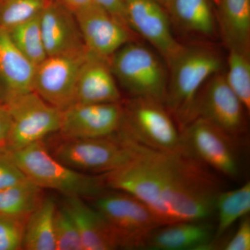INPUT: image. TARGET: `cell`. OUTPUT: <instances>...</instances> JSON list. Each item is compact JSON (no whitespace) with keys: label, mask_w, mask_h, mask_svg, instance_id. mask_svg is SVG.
I'll list each match as a JSON object with an SVG mask.
<instances>
[{"label":"cell","mask_w":250,"mask_h":250,"mask_svg":"<svg viewBox=\"0 0 250 250\" xmlns=\"http://www.w3.org/2000/svg\"><path fill=\"white\" fill-rule=\"evenodd\" d=\"M120 134L134 156L126 165L103 174L108 189L139 199L162 225L210 220L215 214L223 187L209 167L187 153L154 149Z\"/></svg>","instance_id":"1"},{"label":"cell","mask_w":250,"mask_h":250,"mask_svg":"<svg viewBox=\"0 0 250 250\" xmlns=\"http://www.w3.org/2000/svg\"><path fill=\"white\" fill-rule=\"evenodd\" d=\"M223 62L214 49L183 45L168 64V81L164 105L179 131L194 119L199 92L208 79L221 70Z\"/></svg>","instance_id":"2"},{"label":"cell","mask_w":250,"mask_h":250,"mask_svg":"<svg viewBox=\"0 0 250 250\" xmlns=\"http://www.w3.org/2000/svg\"><path fill=\"white\" fill-rule=\"evenodd\" d=\"M9 152L27 179L41 188L83 199L93 198L108 190L103 174L83 173L65 166L51 154L42 141Z\"/></svg>","instance_id":"3"},{"label":"cell","mask_w":250,"mask_h":250,"mask_svg":"<svg viewBox=\"0 0 250 250\" xmlns=\"http://www.w3.org/2000/svg\"><path fill=\"white\" fill-rule=\"evenodd\" d=\"M88 200L108 223L119 248L143 249L149 233L163 225L146 204L126 192L106 190Z\"/></svg>","instance_id":"4"},{"label":"cell","mask_w":250,"mask_h":250,"mask_svg":"<svg viewBox=\"0 0 250 250\" xmlns=\"http://www.w3.org/2000/svg\"><path fill=\"white\" fill-rule=\"evenodd\" d=\"M113 75L132 98L154 99L164 104L168 71L152 50L127 42L109 59Z\"/></svg>","instance_id":"5"},{"label":"cell","mask_w":250,"mask_h":250,"mask_svg":"<svg viewBox=\"0 0 250 250\" xmlns=\"http://www.w3.org/2000/svg\"><path fill=\"white\" fill-rule=\"evenodd\" d=\"M180 132L184 152L229 179L236 181L241 177L243 140L200 118L189 123Z\"/></svg>","instance_id":"6"},{"label":"cell","mask_w":250,"mask_h":250,"mask_svg":"<svg viewBox=\"0 0 250 250\" xmlns=\"http://www.w3.org/2000/svg\"><path fill=\"white\" fill-rule=\"evenodd\" d=\"M123 108L122 132L147 147L184 152L180 131L164 103L154 99L131 98Z\"/></svg>","instance_id":"7"},{"label":"cell","mask_w":250,"mask_h":250,"mask_svg":"<svg viewBox=\"0 0 250 250\" xmlns=\"http://www.w3.org/2000/svg\"><path fill=\"white\" fill-rule=\"evenodd\" d=\"M50 152L65 166L92 174L116 170L126 165L134 156L131 147L118 132L97 139H62Z\"/></svg>","instance_id":"8"},{"label":"cell","mask_w":250,"mask_h":250,"mask_svg":"<svg viewBox=\"0 0 250 250\" xmlns=\"http://www.w3.org/2000/svg\"><path fill=\"white\" fill-rule=\"evenodd\" d=\"M4 103L11 117L6 146L8 150L23 149L60 129L62 111L49 104L34 90L14 95Z\"/></svg>","instance_id":"9"},{"label":"cell","mask_w":250,"mask_h":250,"mask_svg":"<svg viewBox=\"0 0 250 250\" xmlns=\"http://www.w3.org/2000/svg\"><path fill=\"white\" fill-rule=\"evenodd\" d=\"M204 85L195 102L194 119H205L233 137L243 140L248 131V111L230 88L225 75L218 72Z\"/></svg>","instance_id":"10"},{"label":"cell","mask_w":250,"mask_h":250,"mask_svg":"<svg viewBox=\"0 0 250 250\" xmlns=\"http://www.w3.org/2000/svg\"><path fill=\"white\" fill-rule=\"evenodd\" d=\"M87 54L47 57L36 67L33 90L61 111L75 104L77 78Z\"/></svg>","instance_id":"11"},{"label":"cell","mask_w":250,"mask_h":250,"mask_svg":"<svg viewBox=\"0 0 250 250\" xmlns=\"http://www.w3.org/2000/svg\"><path fill=\"white\" fill-rule=\"evenodd\" d=\"M123 118L121 103H75L62 111L59 131L65 139L107 137L119 131Z\"/></svg>","instance_id":"12"},{"label":"cell","mask_w":250,"mask_h":250,"mask_svg":"<svg viewBox=\"0 0 250 250\" xmlns=\"http://www.w3.org/2000/svg\"><path fill=\"white\" fill-rule=\"evenodd\" d=\"M130 29L147 41L169 63L183 47L176 40L167 10L155 0H125Z\"/></svg>","instance_id":"13"},{"label":"cell","mask_w":250,"mask_h":250,"mask_svg":"<svg viewBox=\"0 0 250 250\" xmlns=\"http://www.w3.org/2000/svg\"><path fill=\"white\" fill-rule=\"evenodd\" d=\"M40 21L47 57L88 53L76 16L58 0H49Z\"/></svg>","instance_id":"14"},{"label":"cell","mask_w":250,"mask_h":250,"mask_svg":"<svg viewBox=\"0 0 250 250\" xmlns=\"http://www.w3.org/2000/svg\"><path fill=\"white\" fill-rule=\"evenodd\" d=\"M88 53L109 59L132 39V31L94 3L75 14Z\"/></svg>","instance_id":"15"},{"label":"cell","mask_w":250,"mask_h":250,"mask_svg":"<svg viewBox=\"0 0 250 250\" xmlns=\"http://www.w3.org/2000/svg\"><path fill=\"white\" fill-rule=\"evenodd\" d=\"M215 225L210 220H188L161 225L152 230L143 249L205 250L214 248Z\"/></svg>","instance_id":"16"},{"label":"cell","mask_w":250,"mask_h":250,"mask_svg":"<svg viewBox=\"0 0 250 250\" xmlns=\"http://www.w3.org/2000/svg\"><path fill=\"white\" fill-rule=\"evenodd\" d=\"M121 100L109 59L88 52L77 78L75 104L117 103Z\"/></svg>","instance_id":"17"},{"label":"cell","mask_w":250,"mask_h":250,"mask_svg":"<svg viewBox=\"0 0 250 250\" xmlns=\"http://www.w3.org/2000/svg\"><path fill=\"white\" fill-rule=\"evenodd\" d=\"M36 67L15 45L9 33L0 28V83L1 101L32 91Z\"/></svg>","instance_id":"18"},{"label":"cell","mask_w":250,"mask_h":250,"mask_svg":"<svg viewBox=\"0 0 250 250\" xmlns=\"http://www.w3.org/2000/svg\"><path fill=\"white\" fill-rule=\"evenodd\" d=\"M64 205L76 223L83 250L119 249L108 223L93 206L80 197H66Z\"/></svg>","instance_id":"19"},{"label":"cell","mask_w":250,"mask_h":250,"mask_svg":"<svg viewBox=\"0 0 250 250\" xmlns=\"http://www.w3.org/2000/svg\"><path fill=\"white\" fill-rule=\"evenodd\" d=\"M214 5L213 0H172L167 11L171 22L182 30L210 38L217 31Z\"/></svg>","instance_id":"20"},{"label":"cell","mask_w":250,"mask_h":250,"mask_svg":"<svg viewBox=\"0 0 250 250\" xmlns=\"http://www.w3.org/2000/svg\"><path fill=\"white\" fill-rule=\"evenodd\" d=\"M217 20L229 49L250 53V0H218Z\"/></svg>","instance_id":"21"},{"label":"cell","mask_w":250,"mask_h":250,"mask_svg":"<svg viewBox=\"0 0 250 250\" xmlns=\"http://www.w3.org/2000/svg\"><path fill=\"white\" fill-rule=\"evenodd\" d=\"M57 207L53 198L45 197L29 215L24 228L22 250H56L54 215Z\"/></svg>","instance_id":"22"},{"label":"cell","mask_w":250,"mask_h":250,"mask_svg":"<svg viewBox=\"0 0 250 250\" xmlns=\"http://www.w3.org/2000/svg\"><path fill=\"white\" fill-rule=\"evenodd\" d=\"M250 211V181L238 188L220 192L215 202V214L218 216V223L215 225L214 248L233 224L249 215Z\"/></svg>","instance_id":"23"},{"label":"cell","mask_w":250,"mask_h":250,"mask_svg":"<svg viewBox=\"0 0 250 250\" xmlns=\"http://www.w3.org/2000/svg\"><path fill=\"white\" fill-rule=\"evenodd\" d=\"M44 198L43 189L27 179L0 190V214L28 218Z\"/></svg>","instance_id":"24"},{"label":"cell","mask_w":250,"mask_h":250,"mask_svg":"<svg viewBox=\"0 0 250 250\" xmlns=\"http://www.w3.org/2000/svg\"><path fill=\"white\" fill-rule=\"evenodd\" d=\"M40 16L41 14L6 30L15 45L35 67L47 57L41 32Z\"/></svg>","instance_id":"25"},{"label":"cell","mask_w":250,"mask_h":250,"mask_svg":"<svg viewBox=\"0 0 250 250\" xmlns=\"http://www.w3.org/2000/svg\"><path fill=\"white\" fill-rule=\"evenodd\" d=\"M228 70L225 79L230 88L250 111V53L236 49H229Z\"/></svg>","instance_id":"26"},{"label":"cell","mask_w":250,"mask_h":250,"mask_svg":"<svg viewBox=\"0 0 250 250\" xmlns=\"http://www.w3.org/2000/svg\"><path fill=\"white\" fill-rule=\"evenodd\" d=\"M49 0H0V28H11L42 12Z\"/></svg>","instance_id":"27"},{"label":"cell","mask_w":250,"mask_h":250,"mask_svg":"<svg viewBox=\"0 0 250 250\" xmlns=\"http://www.w3.org/2000/svg\"><path fill=\"white\" fill-rule=\"evenodd\" d=\"M54 234L56 250H83L76 223L64 204L56 208Z\"/></svg>","instance_id":"28"},{"label":"cell","mask_w":250,"mask_h":250,"mask_svg":"<svg viewBox=\"0 0 250 250\" xmlns=\"http://www.w3.org/2000/svg\"><path fill=\"white\" fill-rule=\"evenodd\" d=\"M27 218L0 214V250H22Z\"/></svg>","instance_id":"29"},{"label":"cell","mask_w":250,"mask_h":250,"mask_svg":"<svg viewBox=\"0 0 250 250\" xmlns=\"http://www.w3.org/2000/svg\"><path fill=\"white\" fill-rule=\"evenodd\" d=\"M27 179L9 151L6 147L0 148V190Z\"/></svg>","instance_id":"30"},{"label":"cell","mask_w":250,"mask_h":250,"mask_svg":"<svg viewBox=\"0 0 250 250\" xmlns=\"http://www.w3.org/2000/svg\"><path fill=\"white\" fill-rule=\"evenodd\" d=\"M225 250H250V219L249 215L241 218L236 232L224 246Z\"/></svg>","instance_id":"31"},{"label":"cell","mask_w":250,"mask_h":250,"mask_svg":"<svg viewBox=\"0 0 250 250\" xmlns=\"http://www.w3.org/2000/svg\"><path fill=\"white\" fill-rule=\"evenodd\" d=\"M94 2L130 29L126 18L125 0H94Z\"/></svg>","instance_id":"32"},{"label":"cell","mask_w":250,"mask_h":250,"mask_svg":"<svg viewBox=\"0 0 250 250\" xmlns=\"http://www.w3.org/2000/svg\"><path fill=\"white\" fill-rule=\"evenodd\" d=\"M11 125V117L6 104L0 100V148L6 147Z\"/></svg>","instance_id":"33"},{"label":"cell","mask_w":250,"mask_h":250,"mask_svg":"<svg viewBox=\"0 0 250 250\" xmlns=\"http://www.w3.org/2000/svg\"><path fill=\"white\" fill-rule=\"evenodd\" d=\"M58 1L75 14L81 10L85 9L95 3L94 0H58Z\"/></svg>","instance_id":"34"},{"label":"cell","mask_w":250,"mask_h":250,"mask_svg":"<svg viewBox=\"0 0 250 250\" xmlns=\"http://www.w3.org/2000/svg\"><path fill=\"white\" fill-rule=\"evenodd\" d=\"M155 1H157L159 4H160L161 6H164L166 10H167L172 0H155Z\"/></svg>","instance_id":"35"},{"label":"cell","mask_w":250,"mask_h":250,"mask_svg":"<svg viewBox=\"0 0 250 250\" xmlns=\"http://www.w3.org/2000/svg\"><path fill=\"white\" fill-rule=\"evenodd\" d=\"M213 1L215 5L217 4V2H218V0H213Z\"/></svg>","instance_id":"36"}]
</instances>
